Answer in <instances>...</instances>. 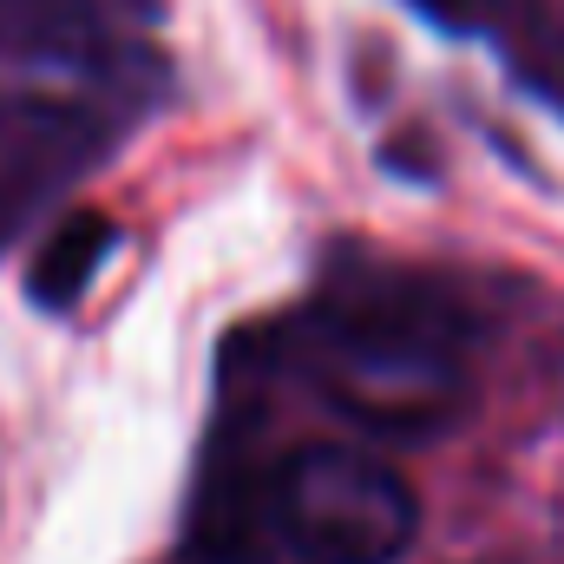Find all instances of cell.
I'll return each instance as SVG.
<instances>
[{
    "label": "cell",
    "mask_w": 564,
    "mask_h": 564,
    "mask_svg": "<svg viewBox=\"0 0 564 564\" xmlns=\"http://www.w3.org/2000/svg\"><path fill=\"white\" fill-rule=\"evenodd\" d=\"M270 525L295 564H394L421 532V499L381 453L308 440L270 479Z\"/></svg>",
    "instance_id": "cell-2"
},
{
    "label": "cell",
    "mask_w": 564,
    "mask_h": 564,
    "mask_svg": "<svg viewBox=\"0 0 564 564\" xmlns=\"http://www.w3.org/2000/svg\"><path fill=\"white\" fill-rule=\"evenodd\" d=\"M112 224L106 217H66L53 237H46V250H40V263H33V302H46V308H66V302H79L86 295V282L99 276V263H106V250H112Z\"/></svg>",
    "instance_id": "cell-4"
},
{
    "label": "cell",
    "mask_w": 564,
    "mask_h": 564,
    "mask_svg": "<svg viewBox=\"0 0 564 564\" xmlns=\"http://www.w3.org/2000/svg\"><path fill=\"white\" fill-rule=\"evenodd\" d=\"M302 381L361 433L433 440L466 414L473 394L466 328L421 282H355L308 308Z\"/></svg>",
    "instance_id": "cell-1"
},
{
    "label": "cell",
    "mask_w": 564,
    "mask_h": 564,
    "mask_svg": "<svg viewBox=\"0 0 564 564\" xmlns=\"http://www.w3.org/2000/svg\"><path fill=\"white\" fill-rule=\"evenodd\" d=\"M0 230H7V197H0Z\"/></svg>",
    "instance_id": "cell-6"
},
{
    "label": "cell",
    "mask_w": 564,
    "mask_h": 564,
    "mask_svg": "<svg viewBox=\"0 0 564 564\" xmlns=\"http://www.w3.org/2000/svg\"><path fill=\"white\" fill-rule=\"evenodd\" d=\"M151 0H0V53L40 66H106Z\"/></svg>",
    "instance_id": "cell-3"
},
{
    "label": "cell",
    "mask_w": 564,
    "mask_h": 564,
    "mask_svg": "<svg viewBox=\"0 0 564 564\" xmlns=\"http://www.w3.org/2000/svg\"><path fill=\"white\" fill-rule=\"evenodd\" d=\"M421 13H433L440 26H486L499 13V0H414Z\"/></svg>",
    "instance_id": "cell-5"
}]
</instances>
